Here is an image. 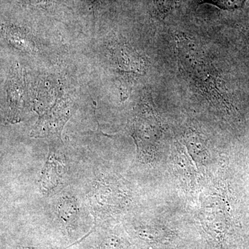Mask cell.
<instances>
[{"instance_id":"3957f363","label":"cell","mask_w":249,"mask_h":249,"mask_svg":"<svg viewBox=\"0 0 249 249\" xmlns=\"http://www.w3.org/2000/svg\"><path fill=\"white\" fill-rule=\"evenodd\" d=\"M115 49L116 52H114V54L117 55L116 61L119 71L132 76L142 75L143 62L138 54L125 45H119Z\"/></svg>"},{"instance_id":"ba28073f","label":"cell","mask_w":249,"mask_h":249,"mask_svg":"<svg viewBox=\"0 0 249 249\" xmlns=\"http://www.w3.org/2000/svg\"><path fill=\"white\" fill-rule=\"evenodd\" d=\"M26 2L31 3L34 4H41L42 3L45 2L46 0H24Z\"/></svg>"},{"instance_id":"7a4b0ae2","label":"cell","mask_w":249,"mask_h":249,"mask_svg":"<svg viewBox=\"0 0 249 249\" xmlns=\"http://www.w3.org/2000/svg\"><path fill=\"white\" fill-rule=\"evenodd\" d=\"M160 124L155 109L149 104L141 106L134 124V138L139 150L153 147L160 137Z\"/></svg>"},{"instance_id":"277c9868","label":"cell","mask_w":249,"mask_h":249,"mask_svg":"<svg viewBox=\"0 0 249 249\" xmlns=\"http://www.w3.org/2000/svg\"><path fill=\"white\" fill-rule=\"evenodd\" d=\"M65 173L63 163L55 157V155H49L42 172L41 184L47 192L52 191L58 186L60 179Z\"/></svg>"},{"instance_id":"6da1fadb","label":"cell","mask_w":249,"mask_h":249,"mask_svg":"<svg viewBox=\"0 0 249 249\" xmlns=\"http://www.w3.org/2000/svg\"><path fill=\"white\" fill-rule=\"evenodd\" d=\"M196 46L186 37L179 36L178 38V52L180 67L188 74L192 80L197 85L205 88L207 91L220 93L217 88H220L216 83L214 73L209 62L206 61L204 55H201Z\"/></svg>"},{"instance_id":"5b68a950","label":"cell","mask_w":249,"mask_h":249,"mask_svg":"<svg viewBox=\"0 0 249 249\" xmlns=\"http://www.w3.org/2000/svg\"><path fill=\"white\" fill-rule=\"evenodd\" d=\"M78 209L76 201L73 198L66 196L63 198L58 205V213L62 220L69 222L76 217Z\"/></svg>"},{"instance_id":"8992f818","label":"cell","mask_w":249,"mask_h":249,"mask_svg":"<svg viewBox=\"0 0 249 249\" xmlns=\"http://www.w3.org/2000/svg\"><path fill=\"white\" fill-rule=\"evenodd\" d=\"M247 0H199L200 4H210L223 10H235L242 7Z\"/></svg>"},{"instance_id":"52a82bcc","label":"cell","mask_w":249,"mask_h":249,"mask_svg":"<svg viewBox=\"0 0 249 249\" xmlns=\"http://www.w3.org/2000/svg\"><path fill=\"white\" fill-rule=\"evenodd\" d=\"M153 1L159 15L164 18L175 8L178 0H153Z\"/></svg>"}]
</instances>
